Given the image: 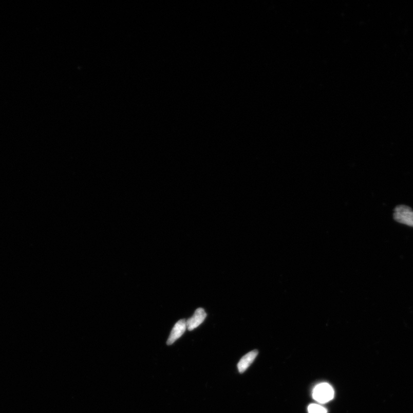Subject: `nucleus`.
I'll return each instance as SVG.
<instances>
[{"instance_id":"nucleus-3","label":"nucleus","mask_w":413,"mask_h":413,"mask_svg":"<svg viewBox=\"0 0 413 413\" xmlns=\"http://www.w3.org/2000/svg\"><path fill=\"white\" fill-rule=\"evenodd\" d=\"M206 316V314L203 308H199L196 309L193 316L186 321V328L189 331H193L204 322Z\"/></svg>"},{"instance_id":"nucleus-1","label":"nucleus","mask_w":413,"mask_h":413,"mask_svg":"<svg viewBox=\"0 0 413 413\" xmlns=\"http://www.w3.org/2000/svg\"><path fill=\"white\" fill-rule=\"evenodd\" d=\"M334 395L335 393L332 386L328 383H323L314 388L313 398L320 404H326L333 399Z\"/></svg>"},{"instance_id":"nucleus-6","label":"nucleus","mask_w":413,"mask_h":413,"mask_svg":"<svg viewBox=\"0 0 413 413\" xmlns=\"http://www.w3.org/2000/svg\"><path fill=\"white\" fill-rule=\"evenodd\" d=\"M309 413H327V410L324 407L317 405L311 404L308 406Z\"/></svg>"},{"instance_id":"nucleus-4","label":"nucleus","mask_w":413,"mask_h":413,"mask_svg":"<svg viewBox=\"0 0 413 413\" xmlns=\"http://www.w3.org/2000/svg\"><path fill=\"white\" fill-rule=\"evenodd\" d=\"M186 329V323L185 319L180 320L177 322L171 332L170 337L167 341V344L171 345L178 339L183 335Z\"/></svg>"},{"instance_id":"nucleus-2","label":"nucleus","mask_w":413,"mask_h":413,"mask_svg":"<svg viewBox=\"0 0 413 413\" xmlns=\"http://www.w3.org/2000/svg\"><path fill=\"white\" fill-rule=\"evenodd\" d=\"M394 218L398 222L413 227V211L409 206L404 205L397 206Z\"/></svg>"},{"instance_id":"nucleus-5","label":"nucleus","mask_w":413,"mask_h":413,"mask_svg":"<svg viewBox=\"0 0 413 413\" xmlns=\"http://www.w3.org/2000/svg\"><path fill=\"white\" fill-rule=\"evenodd\" d=\"M258 352L255 350L251 351L241 358L238 364V369L240 373H243L253 363L258 355Z\"/></svg>"}]
</instances>
